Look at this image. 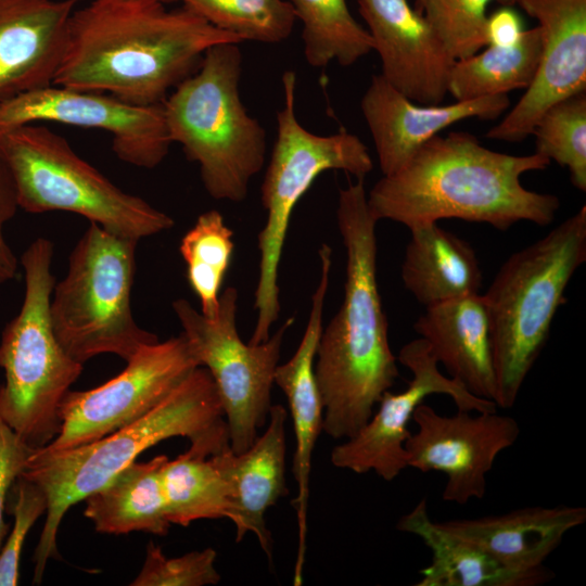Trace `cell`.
I'll return each instance as SVG.
<instances>
[{
  "mask_svg": "<svg viewBox=\"0 0 586 586\" xmlns=\"http://www.w3.org/2000/svg\"><path fill=\"white\" fill-rule=\"evenodd\" d=\"M242 40L186 7L148 0H93L69 17L53 85L162 104L193 74L208 48Z\"/></svg>",
  "mask_w": 586,
  "mask_h": 586,
  "instance_id": "cell-1",
  "label": "cell"
},
{
  "mask_svg": "<svg viewBox=\"0 0 586 586\" xmlns=\"http://www.w3.org/2000/svg\"><path fill=\"white\" fill-rule=\"evenodd\" d=\"M550 161L538 153L511 155L489 150L470 132L436 135L395 173L383 175L367 194L377 221L390 219L409 230L458 218L505 231L519 221L547 226L560 207L558 196L527 190L523 174Z\"/></svg>",
  "mask_w": 586,
  "mask_h": 586,
  "instance_id": "cell-2",
  "label": "cell"
},
{
  "mask_svg": "<svg viewBox=\"0 0 586 586\" xmlns=\"http://www.w3.org/2000/svg\"><path fill=\"white\" fill-rule=\"evenodd\" d=\"M365 179L339 190L336 220L346 251L344 298L322 329L314 366L323 404L322 430L354 435L399 375L377 282V220Z\"/></svg>",
  "mask_w": 586,
  "mask_h": 586,
  "instance_id": "cell-3",
  "label": "cell"
},
{
  "mask_svg": "<svg viewBox=\"0 0 586 586\" xmlns=\"http://www.w3.org/2000/svg\"><path fill=\"white\" fill-rule=\"evenodd\" d=\"M182 436L192 451L211 457L229 444V430L214 380L195 368L142 418L100 440L69 449H35L22 476L46 494V521L34 553V584L51 558L59 559L58 532L68 509L103 487L138 456L164 440Z\"/></svg>",
  "mask_w": 586,
  "mask_h": 586,
  "instance_id": "cell-4",
  "label": "cell"
},
{
  "mask_svg": "<svg viewBox=\"0 0 586 586\" xmlns=\"http://www.w3.org/2000/svg\"><path fill=\"white\" fill-rule=\"evenodd\" d=\"M586 260V206L513 253L483 294L491 326L495 404L509 409L544 348L564 291Z\"/></svg>",
  "mask_w": 586,
  "mask_h": 586,
  "instance_id": "cell-5",
  "label": "cell"
},
{
  "mask_svg": "<svg viewBox=\"0 0 586 586\" xmlns=\"http://www.w3.org/2000/svg\"><path fill=\"white\" fill-rule=\"evenodd\" d=\"M241 73L239 43L212 46L163 102L171 142L199 164L203 186L215 200L243 201L265 163L266 132L242 103Z\"/></svg>",
  "mask_w": 586,
  "mask_h": 586,
  "instance_id": "cell-6",
  "label": "cell"
},
{
  "mask_svg": "<svg viewBox=\"0 0 586 586\" xmlns=\"http://www.w3.org/2000/svg\"><path fill=\"white\" fill-rule=\"evenodd\" d=\"M53 252L50 240L38 238L23 253V304L0 340V368L4 372L0 418L34 449L49 445L59 434L60 404L84 370L52 330Z\"/></svg>",
  "mask_w": 586,
  "mask_h": 586,
  "instance_id": "cell-7",
  "label": "cell"
},
{
  "mask_svg": "<svg viewBox=\"0 0 586 586\" xmlns=\"http://www.w3.org/2000/svg\"><path fill=\"white\" fill-rule=\"evenodd\" d=\"M138 240L90 222L73 249L66 276L54 283L50 320L62 348L77 362L114 354L126 362L158 342L131 309Z\"/></svg>",
  "mask_w": 586,
  "mask_h": 586,
  "instance_id": "cell-8",
  "label": "cell"
},
{
  "mask_svg": "<svg viewBox=\"0 0 586 586\" xmlns=\"http://www.w3.org/2000/svg\"><path fill=\"white\" fill-rule=\"evenodd\" d=\"M0 158L10 169L20 208L71 212L113 233L141 240L175 221L140 196L115 186L39 123L0 128Z\"/></svg>",
  "mask_w": 586,
  "mask_h": 586,
  "instance_id": "cell-9",
  "label": "cell"
},
{
  "mask_svg": "<svg viewBox=\"0 0 586 586\" xmlns=\"http://www.w3.org/2000/svg\"><path fill=\"white\" fill-rule=\"evenodd\" d=\"M283 104L277 112V138L262 184V203L267 212L258 233L259 268L254 308L256 324L249 342L268 340L280 313L278 269L293 209L320 174L343 170L357 179L372 170L367 145L345 130L320 136L308 131L295 114L296 74L282 75Z\"/></svg>",
  "mask_w": 586,
  "mask_h": 586,
  "instance_id": "cell-10",
  "label": "cell"
},
{
  "mask_svg": "<svg viewBox=\"0 0 586 586\" xmlns=\"http://www.w3.org/2000/svg\"><path fill=\"white\" fill-rule=\"evenodd\" d=\"M237 304L238 291L228 286L219 295L215 319L206 318L184 298L174 301L173 309L199 366H204L214 380L230 448L240 454L254 443L268 420L282 341L294 318H289L265 342L245 344L237 329Z\"/></svg>",
  "mask_w": 586,
  "mask_h": 586,
  "instance_id": "cell-11",
  "label": "cell"
},
{
  "mask_svg": "<svg viewBox=\"0 0 586 586\" xmlns=\"http://www.w3.org/2000/svg\"><path fill=\"white\" fill-rule=\"evenodd\" d=\"M200 367L182 333L143 346L104 384L69 390L59 408L61 429L44 448L62 450L100 440L145 416Z\"/></svg>",
  "mask_w": 586,
  "mask_h": 586,
  "instance_id": "cell-12",
  "label": "cell"
},
{
  "mask_svg": "<svg viewBox=\"0 0 586 586\" xmlns=\"http://www.w3.org/2000/svg\"><path fill=\"white\" fill-rule=\"evenodd\" d=\"M412 379L399 393L386 391L369 420L331 451L334 467L358 474L375 472L391 482L407 469L405 443L416 408L432 394L449 396L457 409L494 411L497 405L471 394L460 382L443 374L429 344L418 337L405 344L396 357Z\"/></svg>",
  "mask_w": 586,
  "mask_h": 586,
  "instance_id": "cell-13",
  "label": "cell"
},
{
  "mask_svg": "<svg viewBox=\"0 0 586 586\" xmlns=\"http://www.w3.org/2000/svg\"><path fill=\"white\" fill-rule=\"evenodd\" d=\"M412 421L417 430L405 443L407 467L444 473L442 498L457 505L485 496L487 474L521 432L513 417L497 410L458 409L446 416L424 403L416 408Z\"/></svg>",
  "mask_w": 586,
  "mask_h": 586,
  "instance_id": "cell-14",
  "label": "cell"
},
{
  "mask_svg": "<svg viewBox=\"0 0 586 586\" xmlns=\"http://www.w3.org/2000/svg\"><path fill=\"white\" fill-rule=\"evenodd\" d=\"M54 122L110 132L116 156L154 168L173 143L162 104L139 105L101 92L52 85L22 93L0 105V128Z\"/></svg>",
  "mask_w": 586,
  "mask_h": 586,
  "instance_id": "cell-15",
  "label": "cell"
},
{
  "mask_svg": "<svg viewBox=\"0 0 586 586\" xmlns=\"http://www.w3.org/2000/svg\"><path fill=\"white\" fill-rule=\"evenodd\" d=\"M538 22L540 61L531 86L485 137L520 142L553 103L586 91V0H515Z\"/></svg>",
  "mask_w": 586,
  "mask_h": 586,
  "instance_id": "cell-16",
  "label": "cell"
},
{
  "mask_svg": "<svg viewBox=\"0 0 586 586\" xmlns=\"http://www.w3.org/2000/svg\"><path fill=\"white\" fill-rule=\"evenodd\" d=\"M382 77L411 101L442 104L455 59L408 0H358Z\"/></svg>",
  "mask_w": 586,
  "mask_h": 586,
  "instance_id": "cell-17",
  "label": "cell"
},
{
  "mask_svg": "<svg viewBox=\"0 0 586 586\" xmlns=\"http://www.w3.org/2000/svg\"><path fill=\"white\" fill-rule=\"evenodd\" d=\"M510 106L508 94L485 95L450 104H419L373 75L360 101L383 175L398 170L430 139L457 122L493 120Z\"/></svg>",
  "mask_w": 586,
  "mask_h": 586,
  "instance_id": "cell-18",
  "label": "cell"
},
{
  "mask_svg": "<svg viewBox=\"0 0 586 586\" xmlns=\"http://www.w3.org/2000/svg\"><path fill=\"white\" fill-rule=\"evenodd\" d=\"M320 278L311 297V307L305 332L294 355L283 365H278L273 383L286 396L295 434L293 473L298 493L293 501L297 512L298 550L294 568L293 584L303 583L306 550L307 504L311 456L323 422V404L317 385L314 360L322 332V314L329 286L332 250L328 244L319 249Z\"/></svg>",
  "mask_w": 586,
  "mask_h": 586,
  "instance_id": "cell-19",
  "label": "cell"
},
{
  "mask_svg": "<svg viewBox=\"0 0 586 586\" xmlns=\"http://www.w3.org/2000/svg\"><path fill=\"white\" fill-rule=\"evenodd\" d=\"M77 0H0V105L53 84Z\"/></svg>",
  "mask_w": 586,
  "mask_h": 586,
  "instance_id": "cell-20",
  "label": "cell"
},
{
  "mask_svg": "<svg viewBox=\"0 0 586 586\" xmlns=\"http://www.w3.org/2000/svg\"><path fill=\"white\" fill-rule=\"evenodd\" d=\"M285 421V408L271 405L266 431L245 451L237 454L228 446L211 456L231 486L235 540L241 542L249 532L255 534L269 560L272 540L265 513L288 495Z\"/></svg>",
  "mask_w": 586,
  "mask_h": 586,
  "instance_id": "cell-21",
  "label": "cell"
},
{
  "mask_svg": "<svg viewBox=\"0 0 586 586\" xmlns=\"http://www.w3.org/2000/svg\"><path fill=\"white\" fill-rule=\"evenodd\" d=\"M586 522V508L531 506L501 514L440 522L505 566L534 571L545 566L565 534Z\"/></svg>",
  "mask_w": 586,
  "mask_h": 586,
  "instance_id": "cell-22",
  "label": "cell"
},
{
  "mask_svg": "<svg viewBox=\"0 0 586 586\" xmlns=\"http://www.w3.org/2000/svg\"><path fill=\"white\" fill-rule=\"evenodd\" d=\"M449 377L471 394L495 403L491 326L482 294H471L425 307L413 324Z\"/></svg>",
  "mask_w": 586,
  "mask_h": 586,
  "instance_id": "cell-23",
  "label": "cell"
},
{
  "mask_svg": "<svg viewBox=\"0 0 586 586\" xmlns=\"http://www.w3.org/2000/svg\"><path fill=\"white\" fill-rule=\"evenodd\" d=\"M396 527L419 537L431 552V562L420 571L417 586H538L555 576L546 566L534 571L505 566L476 545L432 521L426 498L400 517Z\"/></svg>",
  "mask_w": 586,
  "mask_h": 586,
  "instance_id": "cell-24",
  "label": "cell"
},
{
  "mask_svg": "<svg viewBox=\"0 0 586 586\" xmlns=\"http://www.w3.org/2000/svg\"><path fill=\"white\" fill-rule=\"evenodd\" d=\"M402 265L405 288L425 307L476 294L482 271L473 247L437 222L410 230Z\"/></svg>",
  "mask_w": 586,
  "mask_h": 586,
  "instance_id": "cell-25",
  "label": "cell"
},
{
  "mask_svg": "<svg viewBox=\"0 0 586 586\" xmlns=\"http://www.w3.org/2000/svg\"><path fill=\"white\" fill-rule=\"evenodd\" d=\"M168 457L133 461L103 487L85 498V517L99 533L145 532L165 536L170 527L162 483Z\"/></svg>",
  "mask_w": 586,
  "mask_h": 586,
  "instance_id": "cell-26",
  "label": "cell"
},
{
  "mask_svg": "<svg viewBox=\"0 0 586 586\" xmlns=\"http://www.w3.org/2000/svg\"><path fill=\"white\" fill-rule=\"evenodd\" d=\"M485 47L481 53L456 60L451 66L447 93L455 101L508 94L527 89L533 82L542 53L538 26L524 29L512 44Z\"/></svg>",
  "mask_w": 586,
  "mask_h": 586,
  "instance_id": "cell-27",
  "label": "cell"
},
{
  "mask_svg": "<svg viewBox=\"0 0 586 586\" xmlns=\"http://www.w3.org/2000/svg\"><path fill=\"white\" fill-rule=\"evenodd\" d=\"M167 515L171 524L189 526L203 519L230 520L232 491L212 457L189 448L167 460L162 470Z\"/></svg>",
  "mask_w": 586,
  "mask_h": 586,
  "instance_id": "cell-28",
  "label": "cell"
},
{
  "mask_svg": "<svg viewBox=\"0 0 586 586\" xmlns=\"http://www.w3.org/2000/svg\"><path fill=\"white\" fill-rule=\"evenodd\" d=\"M303 24L304 55L313 67L351 66L373 50L372 39L346 0H289Z\"/></svg>",
  "mask_w": 586,
  "mask_h": 586,
  "instance_id": "cell-29",
  "label": "cell"
},
{
  "mask_svg": "<svg viewBox=\"0 0 586 586\" xmlns=\"http://www.w3.org/2000/svg\"><path fill=\"white\" fill-rule=\"evenodd\" d=\"M232 237L222 215L211 209L198 217L180 241L189 285L199 297L200 311L208 319L218 315L220 288L234 249Z\"/></svg>",
  "mask_w": 586,
  "mask_h": 586,
  "instance_id": "cell-30",
  "label": "cell"
},
{
  "mask_svg": "<svg viewBox=\"0 0 586 586\" xmlns=\"http://www.w3.org/2000/svg\"><path fill=\"white\" fill-rule=\"evenodd\" d=\"M211 25L242 41L278 43L291 35L296 15L285 0H181Z\"/></svg>",
  "mask_w": 586,
  "mask_h": 586,
  "instance_id": "cell-31",
  "label": "cell"
},
{
  "mask_svg": "<svg viewBox=\"0 0 586 586\" xmlns=\"http://www.w3.org/2000/svg\"><path fill=\"white\" fill-rule=\"evenodd\" d=\"M535 152L566 167L572 184L586 191V91L557 101L537 119Z\"/></svg>",
  "mask_w": 586,
  "mask_h": 586,
  "instance_id": "cell-32",
  "label": "cell"
},
{
  "mask_svg": "<svg viewBox=\"0 0 586 586\" xmlns=\"http://www.w3.org/2000/svg\"><path fill=\"white\" fill-rule=\"evenodd\" d=\"M515 5V0H415V9L429 22L455 60L486 46L489 3Z\"/></svg>",
  "mask_w": 586,
  "mask_h": 586,
  "instance_id": "cell-33",
  "label": "cell"
},
{
  "mask_svg": "<svg viewBox=\"0 0 586 586\" xmlns=\"http://www.w3.org/2000/svg\"><path fill=\"white\" fill-rule=\"evenodd\" d=\"M217 552L213 548L191 551L168 558L161 546L150 542L145 559L131 586H204L220 581L215 562Z\"/></svg>",
  "mask_w": 586,
  "mask_h": 586,
  "instance_id": "cell-34",
  "label": "cell"
},
{
  "mask_svg": "<svg viewBox=\"0 0 586 586\" xmlns=\"http://www.w3.org/2000/svg\"><path fill=\"white\" fill-rule=\"evenodd\" d=\"M8 499V511L13 514L14 521L0 550V586L17 585L20 559L25 538L48 508L44 492L36 483L22 475L12 485Z\"/></svg>",
  "mask_w": 586,
  "mask_h": 586,
  "instance_id": "cell-35",
  "label": "cell"
},
{
  "mask_svg": "<svg viewBox=\"0 0 586 586\" xmlns=\"http://www.w3.org/2000/svg\"><path fill=\"white\" fill-rule=\"evenodd\" d=\"M34 450L0 418V550L9 533L4 512L10 489Z\"/></svg>",
  "mask_w": 586,
  "mask_h": 586,
  "instance_id": "cell-36",
  "label": "cell"
},
{
  "mask_svg": "<svg viewBox=\"0 0 586 586\" xmlns=\"http://www.w3.org/2000/svg\"><path fill=\"white\" fill-rule=\"evenodd\" d=\"M18 206L13 176L0 158V284L15 278L18 260L4 238V226L16 214Z\"/></svg>",
  "mask_w": 586,
  "mask_h": 586,
  "instance_id": "cell-37",
  "label": "cell"
},
{
  "mask_svg": "<svg viewBox=\"0 0 586 586\" xmlns=\"http://www.w3.org/2000/svg\"><path fill=\"white\" fill-rule=\"evenodd\" d=\"M524 31L519 12L511 5H500L487 15L485 24L486 46H509Z\"/></svg>",
  "mask_w": 586,
  "mask_h": 586,
  "instance_id": "cell-38",
  "label": "cell"
},
{
  "mask_svg": "<svg viewBox=\"0 0 586 586\" xmlns=\"http://www.w3.org/2000/svg\"><path fill=\"white\" fill-rule=\"evenodd\" d=\"M148 1H155V2L165 3V2L176 1V0H148Z\"/></svg>",
  "mask_w": 586,
  "mask_h": 586,
  "instance_id": "cell-39",
  "label": "cell"
}]
</instances>
